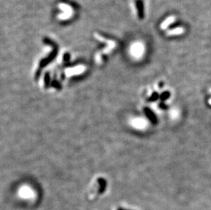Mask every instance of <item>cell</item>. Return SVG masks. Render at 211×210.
<instances>
[{
    "label": "cell",
    "instance_id": "obj_1",
    "mask_svg": "<svg viewBox=\"0 0 211 210\" xmlns=\"http://www.w3.org/2000/svg\"><path fill=\"white\" fill-rule=\"evenodd\" d=\"M175 21H176V17L174 16H170V17H167L164 21L162 22L161 25V28L162 29H165L170 25H171Z\"/></svg>",
    "mask_w": 211,
    "mask_h": 210
},
{
    "label": "cell",
    "instance_id": "obj_2",
    "mask_svg": "<svg viewBox=\"0 0 211 210\" xmlns=\"http://www.w3.org/2000/svg\"><path fill=\"white\" fill-rule=\"evenodd\" d=\"M132 49L135 55H141L143 51V47L141 44H136L133 45Z\"/></svg>",
    "mask_w": 211,
    "mask_h": 210
},
{
    "label": "cell",
    "instance_id": "obj_3",
    "mask_svg": "<svg viewBox=\"0 0 211 210\" xmlns=\"http://www.w3.org/2000/svg\"><path fill=\"white\" fill-rule=\"evenodd\" d=\"M185 32V29L183 28H177L176 29H171V30H169L167 31V36H176V35H179L182 34Z\"/></svg>",
    "mask_w": 211,
    "mask_h": 210
},
{
    "label": "cell",
    "instance_id": "obj_4",
    "mask_svg": "<svg viewBox=\"0 0 211 210\" xmlns=\"http://www.w3.org/2000/svg\"><path fill=\"white\" fill-rule=\"evenodd\" d=\"M209 104L211 105V99H210V100H209Z\"/></svg>",
    "mask_w": 211,
    "mask_h": 210
}]
</instances>
